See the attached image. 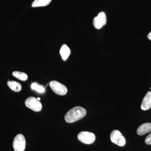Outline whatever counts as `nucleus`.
Segmentation results:
<instances>
[{
    "mask_svg": "<svg viewBox=\"0 0 151 151\" xmlns=\"http://www.w3.org/2000/svg\"><path fill=\"white\" fill-rule=\"evenodd\" d=\"M13 146L15 151H24L25 149L26 140L24 136L19 134L14 139Z\"/></svg>",
    "mask_w": 151,
    "mask_h": 151,
    "instance_id": "obj_4",
    "label": "nucleus"
},
{
    "mask_svg": "<svg viewBox=\"0 0 151 151\" xmlns=\"http://www.w3.org/2000/svg\"><path fill=\"white\" fill-rule=\"evenodd\" d=\"M86 113L84 108L77 106L69 110L65 116V120L68 123H72L82 119Z\"/></svg>",
    "mask_w": 151,
    "mask_h": 151,
    "instance_id": "obj_1",
    "label": "nucleus"
},
{
    "mask_svg": "<svg viewBox=\"0 0 151 151\" xmlns=\"http://www.w3.org/2000/svg\"><path fill=\"white\" fill-rule=\"evenodd\" d=\"M147 37L150 40H151V32L150 33H149Z\"/></svg>",
    "mask_w": 151,
    "mask_h": 151,
    "instance_id": "obj_16",
    "label": "nucleus"
},
{
    "mask_svg": "<svg viewBox=\"0 0 151 151\" xmlns=\"http://www.w3.org/2000/svg\"><path fill=\"white\" fill-rule=\"evenodd\" d=\"M50 86L52 90L55 93L59 95H64L68 92L67 87L56 81H52L50 83Z\"/></svg>",
    "mask_w": 151,
    "mask_h": 151,
    "instance_id": "obj_6",
    "label": "nucleus"
},
{
    "mask_svg": "<svg viewBox=\"0 0 151 151\" xmlns=\"http://www.w3.org/2000/svg\"><path fill=\"white\" fill-rule=\"evenodd\" d=\"M107 18L106 14L104 12L99 13L97 17L93 19V24L94 27L97 29H100L106 24Z\"/></svg>",
    "mask_w": 151,
    "mask_h": 151,
    "instance_id": "obj_7",
    "label": "nucleus"
},
{
    "mask_svg": "<svg viewBox=\"0 0 151 151\" xmlns=\"http://www.w3.org/2000/svg\"><path fill=\"white\" fill-rule=\"evenodd\" d=\"M145 142L147 145H151V133L147 136L145 140Z\"/></svg>",
    "mask_w": 151,
    "mask_h": 151,
    "instance_id": "obj_15",
    "label": "nucleus"
},
{
    "mask_svg": "<svg viewBox=\"0 0 151 151\" xmlns=\"http://www.w3.org/2000/svg\"><path fill=\"white\" fill-rule=\"evenodd\" d=\"M8 86L12 90L15 92H19L22 90L21 84L17 81H9L7 82Z\"/></svg>",
    "mask_w": 151,
    "mask_h": 151,
    "instance_id": "obj_11",
    "label": "nucleus"
},
{
    "mask_svg": "<svg viewBox=\"0 0 151 151\" xmlns=\"http://www.w3.org/2000/svg\"><path fill=\"white\" fill-rule=\"evenodd\" d=\"M151 132V123H147L142 124L137 130V133L139 135L142 136Z\"/></svg>",
    "mask_w": 151,
    "mask_h": 151,
    "instance_id": "obj_9",
    "label": "nucleus"
},
{
    "mask_svg": "<svg viewBox=\"0 0 151 151\" xmlns=\"http://www.w3.org/2000/svg\"><path fill=\"white\" fill-rule=\"evenodd\" d=\"M52 0H35L32 4V7L45 6L48 5Z\"/></svg>",
    "mask_w": 151,
    "mask_h": 151,
    "instance_id": "obj_12",
    "label": "nucleus"
},
{
    "mask_svg": "<svg viewBox=\"0 0 151 151\" xmlns=\"http://www.w3.org/2000/svg\"><path fill=\"white\" fill-rule=\"evenodd\" d=\"M60 53L63 60H65L68 59L70 55V48L66 45L64 44L61 46L60 50Z\"/></svg>",
    "mask_w": 151,
    "mask_h": 151,
    "instance_id": "obj_10",
    "label": "nucleus"
},
{
    "mask_svg": "<svg viewBox=\"0 0 151 151\" xmlns=\"http://www.w3.org/2000/svg\"><path fill=\"white\" fill-rule=\"evenodd\" d=\"M12 75L16 78L22 81H26L27 80L28 75L26 73L20 71H15L13 72Z\"/></svg>",
    "mask_w": 151,
    "mask_h": 151,
    "instance_id": "obj_13",
    "label": "nucleus"
},
{
    "mask_svg": "<svg viewBox=\"0 0 151 151\" xmlns=\"http://www.w3.org/2000/svg\"><path fill=\"white\" fill-rule=\"evenodd\" d=\"M110 138L111 142L117 145L124 147L126 145V139L121 132L118 130H114L112 131Z\"/></svg>",
    "mask_w": 151,
    "mask_h": 151,
    "instance_id": "obj_2",
    "label": "nucleus"
},
{
    "mask_svg": "<svg viewBox=\"0 0 151 151\" xmlns=\"http://www.w3.org/2000/svg\"><path fill=\"white\" fill-rule=\"evenodd\" d=\"M37 99V100H39V101L41 100L40 98L39 97H38Z\"/></svg>",
    "mask_w": 151,
    "mask_h": 151,
    "instance_id": "obj_17",
    "label": "nucleus"
},
{
    "mask_svg": "<svg viewBox=\"0 0 151 151\" xmlns=\"http://www.w3.org/2000/svg\"><path fill=\"white\" fill-rule=\"evenodd\" d=\"M78 139L84 144L90 145L94 142L95 136L93 133L88 132H81L77 136Z\"/></svg>",
    "mask_w": 151,
    "mask_h": 151,
    "instance_id": "obj_5",
    "label": "nucleus"
},
{
    "mask_svg": "<svg viewBox=\"0 0 151 151\" xmlns=\"http://www.w3.org/2000/svg\"><path fill=\"white\" fill-rule=\"evenodd\" d=\"M31 88L39 93H43L45 91V89L43 86H40L35 83L32 84Z\"/></svg>",
    "mask_w": 151,
    "mask_h": 151,
    "instance_id": "obj_14",
    "label": "nucleus"
},
{
    "mask_svg": "<svg viewBox=\"0 0 151 151\" xmlns=\"http://www.w3.org/2000/svg\"><path fill=\"white\" fill-rule=\"evenodd\" d=\"M141 108L143 111H147L151 108V92L149 91L143 98Z\"/></svg>",
    "mask_w": 151,
    "mask_h": 151,
    "instance_id": "obj_8",
    "label": "nucleus"
},
{
    "mask_svg": "<svg viewBox=\"0 0 151 151\" xmlns=\"http://www.w3.org/2000/svg\"><path fill=\"white\" fill-rule=\"evenodd\" d=\"M25 104L26 106L35 112H40L42 109V105L35 97H28L25 100Z\"/></svg>",
    "mask_w": 151,
    "mask_h": 151,
    "instance_id": "obj_3",
    "label": "nucleus"
}]
</instances>
